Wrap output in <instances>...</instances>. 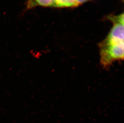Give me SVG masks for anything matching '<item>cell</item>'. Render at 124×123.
<instances>
[{
  "instance_id": "4",
  "label": "cell",
  "mask_w": 124,
  "mask_h": 123,
  "mask_svg": "<svg viewBox=\"0 0 124 123\" xmlns=\"http://www.w3.org/2000/svg\"><path fill=\"white\" fill-rule=\"evenodd\" d=\"M114 24L117 23H121L124 24V14H121L118 16H110L108 17Z\"/></svg>"
},
{
  "instance_id": "3",
  "label": "cell",
  "mask_w": 124,
  "mask_h": 123,
  "mask_svg": "<svg viewBox=\"0 0 124 123\" xmlns=\"http://www.w3.org/2000/svg\"><path fill=\"white\" fill-rule=\"evenodd\" d=\"M78 6L76 0H55V7L69 8Z\"/></svg>"
},
{
  "instance_id": "1",
  "label": "cell",
  "mask_w": 124,
  "mask_h": 123,
  "mask_svg": "<svg viewBox=\"0 0 124 123\" xmlns=\"http://www.w3.org/2000/svg\"><path fill=\"white\" fill-rule=\"evenodd\" d=\"M100 63L108 68L116 61L124 59V38L108 34L105 39L98 44Z\"/></svg>"
},
{
  "instance_id": "2",
  "label": "cell",
  "mask_w": 124,
  "mask_h": 123,
  "mask_svg": "<svg viewBox=\"0 0 124 123\" xmlns=\"http://www.w3.org/2000/svg\"><path fill=\"white\" fill-rule=\"evenodd\" d=\"M25 6V11L37 7H55V0H27Z\"/></svg>"
},
{
  "instance_id": "5",
  "label": "cell",
  "mask_w": 124,
  "mask_h": 123,
  "mask_svg": "<svg viewBox=\"0 0 124 123\" xmlns=\"http://www.w3.org/2000/svg\"><path fill=\"white\" fill-rule=\"evenodd\" d=\"M91 0H76V2L79 5H82V4L84 3L87 1H90Z\"/></svg>"
}]
</instances>
